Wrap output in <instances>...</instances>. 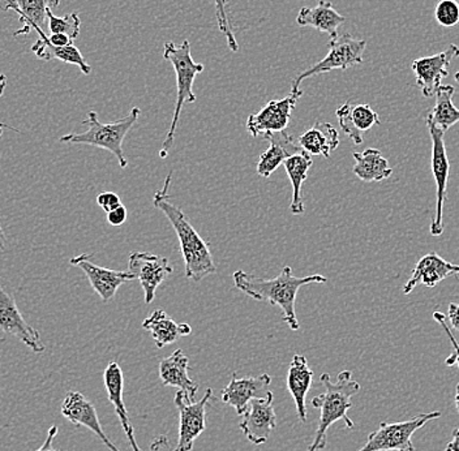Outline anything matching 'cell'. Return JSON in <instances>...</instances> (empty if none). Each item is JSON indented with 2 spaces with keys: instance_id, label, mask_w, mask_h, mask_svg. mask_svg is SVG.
Wrapping results in <instances>:
<instances>
[{
  "instance_id": "2e32d148",
  "label": "cell",
  "mask_w": 459,
  "mask_h": 451,
  "mask_svg": "<svg viewBox=\"0 0 459 451\" xmlns=\"http://www.w3.org/2000/svg\"><path fill=\"white\" fill-rule=\"evenodd\" d=\"M62 415L77 427L88 428L108 449L120 451L102 429L96 407L82 393L68 392L62 404Z\"/></svg>"
},
{
  "instance_id": "9c48e42d",
  "label": "cell",
  "mask_w": 459,
  "mask_h": 451,
  "mask_svg": "<svg viewBox=\"0 0 459 451\" xmlns=\"http://www.w3.org/2000/svg\"><path fill=\"white\" fill-rule=\"evenodd\" d=\"M430 140H432V174L436 180V212L430 222V234L433 237H441L444 232V205L447 198V180H449L450 162L447 158L446 146H445V134L435 126L427 122Z\"/></svg>"
},
{
  "instance_id": "603a6c76",
  "label": "cell",
  "mask_w": 459,
  "mask_h": 451,
  "mask_svg": "<svg viewBox=\"0 0 459 451\" xmlns=\"http://www.w3.org/2000/svg\"><path fill=\"white\" fill-rule=\"evenodd\" d=\"M266 140L271 142V146L260 155L257 163V174L263 178H269L287 158L299 153L301 148L295 143L294 137L289 132H275V134H266Z\"/></svg>"
},
{
  "instance_id": "5b68a950",
  "label": "cell",
  "mask_w": 459,
  "mask_h": 451,
  "mask_svg": "<svg viewBox=\"0 0 459 451\" xmlns=\"http://www.w3.org/2000/svg\"><path fill=\"white\" fill-rule=\"evenodd\" d=\"M139 117L140 108H134L127 117H122L117 122L103 125L99 120V115L91 111L88 114V119L82 122V125L88 128L86 132L65 134V136L60 137V143H84V145L105 149L115 155L120 168L126 169L128 166V160L123 152V143H125L128 132L136 125Z\"/></svg>"
},
{
  "instance_id": "8992f818",
  "label": "cell",
  "mask_w": 459,
  "mask_h": 451,
  "mask_svg": "<svg viewBox=\"0 0 459 451\" xmlns=\"http://www.w3.org/2000/svg\"><path fill=\"white\" fill-rule=\"evenodd\" d=\"M440 411L420 413L406 421H383L368 436L366 445L359 451H415L412 436L416 430L440 418Z\"/></svg>"
},
{
  "instance_id": "836d02e7",
  "label": "cell",
  "mask_w": 459,
  "mask_h": 451,
  "mask_svg": "<svg viewBox=\"0 0 459 451\" xmlns=\"http://www.w3.org/2000/svg\"><path fill=\"white\" fill-rule=\"evenodd\" d=\"M435 19L444 28L459 24V3L457 0H441L435 8Z\"/></svg>"
},
{
  "instance_id": "484cf974",
  "label": "cell",
  "mask_w": 459,
  "mask_h": 451,
  "mask_svg": "<svg viewBox=\"0 0 459 451\" xmlns=\"http://www.w3.org/2000/svg\"><path fill=\"white\" fill-rule=\"evenodd\" d=\"M298 145L309 155L329 158L340 145V134L328 122H316L308 131L300 134Z\"/></svg>"
},
{
  "instance_id": "f546056e",
  "label": "cell",
  "mask_w": 459,
  "mask_h": 451,
  "mask_svg": "<svg viewBox=\"0 0 459 451\" xmlns=\"http://www.w3.org/2000/svg\"><path fill=\"white\" fill-rule=\"evenodd\" d=\"M37 34H39V39L31 46V51L39 59H57L60 62L68 63V65H77L84 74H91V67L85 62L84 56H82L76 46L71 45L65 46V48H56V46L50 45V43L46 41L45 31L39 30Z\"/></svg>"
},
{
  "instance_id": "e575fe53",
  "label": "cell",
  "mask_w": 459,
  "mask_h": 451,
  "mask_svg": "<svg viewBox=\"0 0 459 451\" xmlns=\"http://www.w3.org/2000/svg\"><path fill=\"white\" fill-rule=\"evenodd\" d=\"M433 318H435V320L441 325V327H443L445 334H446L447 338L450 339V343H452L453 346V351H455L452 353V355L449 356V358L446 359V360H445V366H457L459 368V344L457 343V341H455V335H453L452 332H450V327L447 326L445 315L440 312H435L433 313Z\"/></svg>"
},
{
  "instance_id": "60d3db41",
  "label": "cell",
  "mask_w": 459,
  "mask_h": 451,
  "mask_svg": "<svg viewBox=\"0 0 459 451\" xmlns=\"http://www.w3.org/2000/svg\"><path fill=\"white\" fill-rule=\"evenodd\" d=\"M447 318L453 329L459 332V304L452 303L447 310Z\"/></svg>"
},
{
  "instance_id": "d6a6232c",
  "label": "cell",
  "mask_w": 459,
  "mask_h": 451,
  "mask_svg": "<svg viewBox=\"0 0 459 451\" xmlns=\"http://www.w3.org/2000/svg\"><path fill=\"white\" fill-rule=\"evenodd\" d=\"M228 2L229 0H214L215 19H217L218 28H220L221 33L226 37L230 50H231L232 53H237V51L239 50V45H238L234 31H232L231 22H230L228 13H226V4H228Z\"/></svg>"
},
{
  "instance_id": "277c9868",
  "label": "cell",
  "mask_w": 459,
  "mask_h": 451,
  "mask_svg": "<svg viewBox=\"0 0 459 451\" xmlns=\"http://www.w3.org/2000/svg\"><path fill=\"white\" fill-rule=\"evenodd\" d=\"M163 57L171 63L175 74H177L178 97L170 129H169L168 136H166L162 148L160 151V158L168 157L169 152L172 148L183 106L186 103L196 102V96L194 93V82L197 74L204 72V65L195 63L194 59H192L191 43H189L188 39H185L180 46L175 45L174 42L166 43Z\"/></svg>"
},
{
  "instance_id": "9a60e30c",
  "label": "cell",
  "mask_w": 459,
  "mask_h": 451,
  "mask_svg": "<svg viewBox=\"0 0 459 451\" xmlns=\"http://www.w3.org/2000/svg\"><path fill=\"white\" fill-rule=\"evenodd\" d=\"M91 255L76 256V257L71 258L70 263L72 265L79 266L85 273L94 291L105 303L110 301L117 295V290L122 284L136 280L131 272L102 268V266L91 263Z\"/></svg>"
},
{
  "instance_id": "3957f363",
  "label": "cell",
  "mask_w": 459,
  "mask_h": 451,
  "mask_svg": "<svg viewBox=\"0 0 459 451\" xmlns=\"http://www.w3.org/2000/svg\"><path fill=\"white\" fill-rule=\"evenodd\" d=\"M320 382L325 387V393L315 396L311 402L312 407L320 409V421L308 451L325 449L328 442L326 433L337 421H343L350 429L354 428V421L349 418L347 412L352 407V396L360 392V385L352 378L351 370H342L335 381L332 380L329 373H323Z\"/></svg>"
},
{
  "instance_id": "4316f807",
  "label": "cell",
  "mask_w": 459,
  "mask_h": 451,
  "mask_svg": "<svg viewBox=\"0 0 459 451\" xmlns=\"http://www.w3.org/2000/svg\"><path fill=\"white\" fill-rule=\"evenodd\" d=\"M355 160L354 174L364 183H380L389 179L393 174L386 158L378 149H366L361 153L352 154Z\"/></svg>"
},
{
  "instance_id": "4fadbf2b",
  "label": "cell",
  "mask_w": 459,
  "mask_h": 451,
  "mask_svg": "<svg viewBox=\"0 0 459 451\" xmlns=\"http://www.w3.org/2000/svg\"><path fill=\"white\" fill-rule=\"evenodd\" d=\"M273 401L274 396L272 392L264 398L252 399L248 409L240 415L242 419L239 421V428L251 444H265L273 430L277 428V416Z\"/></svg>"
},
{
  "instance_id": "7bdbcfd3",
  "label": "cell",
  "mask_w": 459,
  "mask_h": 451,
  "mask_svg": "<svg viewBox=\"0 0 459 451\" xmlns=\"http://www.w3.org/2000/svg\"><path fill=\"white\" fill-rule=\"evenodd\" d=\"M445 451H459V427L453 430V439L446 445Z\"/></svg>"
},
{
  "instance_id": "7c38bea8",
  "label": "cell",
  "mask_w": 459,
  "mask_h": 451,
  "mask_svg": "<svg viewBox=\"0 0 459 451\" xmlns=\"http://www.w3.org/2000/svg\"><path fill=\"white\" fill-rule=\"evenodd\" d=\"M459 57L457 45H450L443 53L436 56L419 57L411 65L415 74L416 85L420 88L421 94L426 99H432L443 85V80L449 74L450 63Z\"/></svg>"
},
{
  "instance_id": "52a82bcc",
  "label": "cell",
  "mask_w": 459,
  "mask_h": 451,
  "mask_svg": "<svg viewBox=\"0 0 459 451\" xmlns=\"http://www.w3.org/2000/svg\"><path fill=\"white\" fill-rule=\"evenodd\" d=\"M366 48V39H355L349 33H343L337 39H330L328 56L308 70L301 72L299 76L292 82L291 91H299L301 82L316 74H328L334 70L346 71L361 65Z\"/></svg>"
},
{
  "instance_id": "30bf717a",
  "label": "cell",
  "mask_w": 459,
  "mask_h": 451,
  "mask_svg": "<svg viewBox=\"0 0 459 451\" xmlns=\"http://www.w3.org/2000/svg\"><path fill=\"white\" fill-rule=\"evenodd\" d=\"M303 96V91H291L282 100H271L257 114L249 115L247 119V129L251 136L265 137L266 134L286 131L291 119L292 111L297 108L298 100Z\"/></svg>"
},
{
  "instance_id": "74e56055",
  "label": "cell",
  "mask_w": 459,
  "mask_h": 451,
  "mask_svg": "<svg viewBox=\"0 0 459 451\" xmlns=\"http://www.w3.org/2000/svg\"><path fill=\"white\" fill-rule=\"evenodd\" d=\"M151 451H175V447H171L168 436L160 435L152 441Z\"/></svg>"
},
{
  "instance_id": "d590c367",
  "label": "cell",
  "mask_w": 459,
  "mask_h": 451,
  "mask_svg": "<svg viewBox=\"0 0 459 451\" xmlns=\"http://www.w3.org/2000/svg\"><path fill=\"white\" fill-rule=\"evenodd\" d=\"M97 204L103 209L106 212L114 211V209L119 208L120 205H123L122 201H120V197L117 196L114 192H102L97 196Z\"/></svg>"
},
{
  "instance_id": "e0dca14e",
  "label": "cell",
  "mask_w": 459,
  "mask_h": 451,
  "mask_svg": "<svg viewBox=\"0 0 459 451\" xmlns=\"http://www.w3.org/2000/svg\"><path fill=\"white\" fill-rule=\"evenodd\" d=\"M272 377L266 373L256 377H238L232 373L231 381L222 390V401L234 407L238 415H243L252 399L264 398L271 390Z\"/></svg>"
},
{
  "instance_id": "83f0119b",
  "label": "cell",
  "mask_w": 459,
  "mask_h": 451,
  "mask_svg": "<svg viewBox=\"0 0 459 451\" xmlns=\"http://www.w3.org/2000/svg\"><path fill=\"white\" fill-rule=\"evenodd\" d=\"M314 165L311 155L301 151L299 153L291 155L287 158L283 166L287 175H289L290 182L292 186V200L290 205V211L294 215L303 214L306 208H304L303 195H301V186L306 182L308 177L309 169Z\"/></svg>"
},
{
  "instance_id": "f6af8a7d",
  "label": "cell",
  "mask_w": 459,
  "mask_h": 451,
  "mask_svg": "<svg viewBox=\"0 0 459 451\" xmlns=\"http://www.w3.org/2000/svg\"><path fill=\"white\" fill-rule=\"evenodd\" d=\"M5 244H7V238H5L4 231H3L2 225H0V252L4 251Z\"/></svg>"
},
{
  "instance_id": "f35d334b",
  "label": "cell",
  "mask_w": 459,
  "mask_h": 451,
  "mask_svg": "<svg viewBox=\"0 0 459 451\" xmlns=\"http://www.w3.org/2000/svg\"><path fill=\"white\" fill-rule=\"evenodd\" d=\"M45 39L56 48H65V46L74 45V41L65 34H51L50 37L45 36Z\"/></svg>"
},
{
  "instance_id": "ffe728a7",
  "label": "cell",
  "mask_w": 459,
  "mask_h": 451,
  "mask_svg": "<svg viewBox=\"0 0 459 451\" xmlns=\"http://www.w3.org/2000/svg\"><path fill=\"white\" fill-rule=\"evenodd\" d=\"M455 274H459V265L447 263L437 254L426 255L412 269L411 277L403 286V294H410L420 283L433 289L441 281Z\"/></svg>"
},
{
  "instance_id": "7dc6e473",
  "label": "cell",
  "mask_w": 459,
  "mask_h": 451,
  "mask_svg": "<svg viewBox=\"0 0 459 451\" xmlns=\"http://www.w3.org/2000/svg\"><path fill=\"white\" fill-rule=\"evenodd\" d=\"M455 82H459V72H457V74H455Z\"/></svg>"
},
{
  "instance_id": "d4e9b609",
  "label": "cell",
  "mask_w": 459,
  "mask_h": 451,
  "mask_svg": "<svg viewBox=\"0 0 459 451\" xmlns=\"http://www.w3.org/2000/svg\"><path fill=\"white\" fill-rule=\"evenodd\" d=\"M346 22V17L338 13L332 3L320 0L316 7H303L298 13L299 27H312L328 34L330 39H337L338 29Z\"/></svg>"
},
{
  "instance_id": "4dcf8cb0",
  "label": "cell",
  "mask_w": 459,
  "mask_h": 451,
  "mask_svg": "<svg viewBox=\"0 0 459 451\" xmlns=\"http://www.w3.org/2000/svg\"><path fill=\"white\" fill-rule=\"evenodd\" d=\"M143 327L151 333L158 349L175 343L180 337L179 325L163 309L154 310L146 320H143Z\"/></svg>"
},
{
  "instance_id": "8d00e7d4",
  "label": "cell",
  "mask_w": 459,
  "mask_h": 451,
  "mask_svg": "<svg viewBox=\"0 0 459 451\" xmlns=\"http://www.w3.org/2000/svg\"><path fill=\"white\" fill-rule=\"evenodd\" d=\"M128 212L125 205L108 212V221L110 225L122 226L127 221Z\"/></svg>"
},
{
  "instance_id": "6da1fadb",
  "label": "cell",
  "mask_w": 459,
  "mask_h": 451,
  "mask_svg": "<svg viewBox=\"0 0 459 451\" xmlns=\"http://www.w3.org/2000/svg\"><path fill=\"white\" fill-rule=\"evenodd\" d=\"M235 287L244 292L247 297L258 301H268L272 306H278L283 312V321L290 329L299 330L300 325L295 313V301L298 292L303 286L311 283H326V277L321 274L295 277L292 269L285 266L278 277L273 280H264L256 275L249 274L243 270H237L232 274Z\"/></svg>"
},
{
  "instance_id": "ab89813d",
  "label": "cell",
  "mask_w": 459,
  "mask_h": 451,
  "mask_svg": "<svg viewBox=\"0 0 459 451\" xmlns=\"http://www.w3.org/2000/svg\"><path fill=\"white\" fill-rule=\"evenodd\" d=\"M57 430L59 429H57L56 425H53V427H51L50 429H48V438H46L42 447L36 451H62L56 449V447H53L54 438H56Z\"/></svg>"
},
{
  "instance_id": "5bb4252c",
  "label": "cell",
  "mask_w": 459,
  "mask_h": 451,
  "mask_svg": "<svg viewBox=\"0 0 459 451\" xmlns=\"http://www.w3.org/2000/svg\"><path fill=\"white\" fill-rule=\"evenodd\" d=\"M0 330L5 334L13 335L14 338L19 339L33 352L42 353L46 350L41 335L24 320L20 309L17 308L14 298L4 291L2 282H0Z\"/></svg>"
},
{
  "instance_id": "cb8c5ba5",
  "label": "cell",
  "mask_w": 459,
  "mask_h": 451,
  "mask_svg": "<svg viewBox=\"0 0 459 451\" xmlns=\"http://www.w3.org/2000/svg\"><path fill=\"white\" fill-rule=\"evenodd\" d=\"M314 370L309 367L306 356L295 355L287 373V389L295 402L298 416L303 423L307 421V395L314 382Z\"/></svg>"
},
{
  "instance_id": "bcb514c9",
  "label": "cell",
  "mask_w": 459,
  "mask_h": 451,
  "mask_svg": "<svg viewBox=\"0 0 459 451\" xmlns=\"http://www.w3.org/2000/svg\"><path fill=\"white\" fill-rule=\"evenodd\" d=\"M455 407H457V411L459 413V384L457 385V387H455Z\"/></svg>"
},
{
  "instance_id": "7a4b0ae2",
  "label": "cell",
  "mask_w": 459,
  "mask_h": 451,
  "mask_svg": "<svg viewBox=\"0 0 459 451\" xmlns=\"http://www.w3.org/2000/svg\"><path fill=\"white\" fill-rule=\"evenodd\" d=\"M171 180L172 172L166 177L163 188L154 194L153 204L168 217L177 232L180 243V252L185 258L186 277L194 282H200L204 278L217 272L211 246L200 237L199 232L191 225L182 209L170 203L169 186H170Z\"/></svg>"
},
{
  "instance_id": "7402d4cb",
  "label": "cell",
  "mask_w": 459,
  "mask_h": 451,
  "mask_svg": "<svg viewBox=\"0 0 459 451\" xmlns=\"http://www.w3.org/2000/svg\"><path fill=\"white\" fill-rule=\"evenodd\" d=\"M189 359L182 350H177L160 363V378L165 386L177 387L194 401L200 386L188 375Z\"/></svg>"
},
{
  "instance_id": "ba28073f",
  "label": "cell",
  "mask_w": 459,
  "mask_h": 451,
  "mask_svg": "<svg viewBox=\"0 0 459 451\" xmlns=\"http://www.w3.org/2000/svg\"><path fill=\"white\" fill-rule=\"evenodd\" d=\"M213 389L208 387L199 402H194L185 392L175 395V406L179 412V438L175 451L194 450L195 441L206 428V406L213 399Z\"/></svg>"
},
{
  "instance_id": "8fae6325",
  "label": "cell",
  "mask_w": 459,
  "mask_h": 451,
  "mask_svg": "<svg viewBox=\"0 0 459 451\" xmlns=\"http://www.w3.org/2000/svg\"><path fill=\"white\" fill-rule=\"evenodd\" d=\"M128 266L129 272L142 283L146 304L153 303L158 287L174 272L168 258L148 252L129 255Z\"/></svg>"
},
{
  "instance_id": "f1b7e54d",
  "label": "cell",
  "mask_w": 459,
  "mask_h": 451,
  "mask_svg": "<svg viewBox=\"0 0 459 451\" xmlns=\"http://www.w3.org/2000/svg\"><path fill=\"white\" fill-rule=\"evenodd\" d=\"M455 89L453 85H441L436 93V103L427 115V122L445 132L459 123V110L453 105Z\"/></svg>"
},
{
  "instance_id": "ee69618b",
  "label": "cell",
  "mask_w": 459,
  "mask_h": 451,
  "mask_svg": "<svg viewBox=\"0 0 459 451\" xmlns=\"http://www.w3.org/2000/svg\"><path fill=\"white\" fill-rule=\"evenodd\" d=\"M192 333V327L189 326L188 324H180L179 325V334L180 337H186V335H189Z\"/></svg>"
},
{
  "instance_id": "ac0fdd59",
  "label": "cell",
  "mask_w": 459,
  "mask_h": 451,
  "mask_svg": "<svg viewBox=\"0 0 459 451\" xmlns=\"http://www.w3.org/2000/svg\"><path fill=\"white\" fill-rule=\"evenodd\" d=\"M60 4V0H0V10H13L19 16L22 28L13 36L39 31L48 24V11Z\"/></svg>"
},
{
  "instance_id": "44dd1931",
  "label": "cell",
  "mask_w": 459,
  "mask_h": 451,
  "mask_svg": "<svg viewBox=\"0 0 459 451\" xmlns=\"http://www.w3.org/2000/svg\"><path fill=\"white\" fill-rule=\"evenodd\" d=\"M340 127L352 140L355 145L363 143L364 132L381 125L380 117L369 105H354L347 102L335 111Z\"/></svg>"
},
{
  "instance_id": "b9f144b4",
  "label": "cell",
  "mask_w": 459,
  "mask_h": 451,
  "mask_svg": "<svg viewBox=\"0 0 459 451\" xmlns=\"http://www.w3.org/2000/svg\"><path fill=\"white\" fill-rule=\"evenodd\" d=\"M5 88H7V76L5 74H0V97L4 93ZM3 129H13L14 132H20L19 129L11 127V126L0 123V137L3 136Z\"/></svg>"
},
{
  "instance_id": "1f68e13d",
  "label": "cell",
  "mask_w": 459,
  "mask_h": 451,
  "mask_svg": "<svg viewBox=\"0 0 459 451\" xmlns=\"http://www.w3.org/2000/svg\"><path fill=\"white\" fill-rule=\"evenodd\" d=\"M48 29L51 34H65L68 39L74 41L79 37L82 29V19L79 13H68L65 17H57L53 11H48Z\"/></svg>"
},
{
  "instance_id": "d6986e66",
  "label": "cell",
  "mask_w": 459,
  "mask_h": 451,
  "mask_svg": "<svg viewBox=\"0 0 459 451\" xmlns=\"http://www.w3.org/2000/svg\"><path fill=\"white\" fill-rule=\"evenodd\" d=\"M103 384H105L106 392H108V401L113 404L115 413H117L120 425H122L123 430H125L129 447H131L132 451H143L142 447L137 444L134 425L129 421L128 411L126 409L125 398H123V393H125V375H123L122 368H120L117 361H111L106 367L105 372H103Z\"/></svg>"
}]
</instances>
